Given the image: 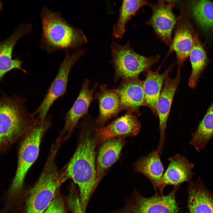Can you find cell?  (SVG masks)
<instances>
[{
	"mask_svg": "<svg viewBox=\"0 0 213 213\" xmlns=\"http://www.w3.org/2000/svg\"><path fill=\"white\" fill-rule=\"evenodd\" d=\"M84 123L77 147L64 167L68 178L78 187L80 204L85 213L97 186L95 149L99 141L96 132L93 133L88 123Z\"/></svg>",
	"mask_w": 213,
	"mask_h": 213,
	"instance_id": "6da1fadb",
	"label": "cell"
},
{
	"mask_svg": "<svg viewBox=\"0 0 213 213\" xmlns=\"http://www.w3.org/2000/svg\"><path fill=\"white\" fill-rule=\"evenodd\" d=\"M175 2L159 1L151 5L152 13L148 22L157 36L167 44L171 46L172 35L177 19L173 12Z\"/></svg>",
	"mask_w": 213,
	"mask_h": 213,
	"instance_id": "9c48e42d",
	"label": "cell"
},
{
	"mask_svg": "<svg viewBox=\"0 0 213 213\" xmlns=\"http://www.w3.org/2000/svg\"><path fill=\"white\" fill-rule=\"evenodd\" d=\"M169 162L160 183L157 193L163 194L164 188L168 185L179 187L182 183L192 180L194 174L192 170L194 165L185 156L177 154L168 159Z\"/></svg>",
	"mask_w": 213,
	"mask_h": 213,
	"instance_id": "4fadbf2b",
	"label": "cell"
},
{
	"mask_svg": "<svg viewBox=\"0 0 213 213\" xmlns=\"http://www.w3.org/2000/svg\"><path fill=\"white\" fill-rule=\"evenodd\" d=\"M25 99L4 94L0 98V152L25 135L33 125L35 116L25 106Z\"/></svg>",
	"mask_w": 213,
	"mask_h": 213,
	"instance_id": "277c9868",
	"label": "cell"
},
{
	"mask_svg": "<svg viewBox=\"0 0 213 213\" xmlns=\"http://www.w3.org/2000/svg\"><path fill=\"white\" fill-rule=\"evenodd\" d=\"M32 29L31 23L21 24L7 38L0 42V81L5 74L14 69L20 70L27 73L22 67L23 61L13 59L12 52L18 41L29 34Z\"/></svg>",
	"mask_w": 213,
	"mask_h": 213,
	"instance_id": "7c38bea8",
	"label": "cell"
},
{
	"mask_svg": "<svg viewBox=\"0 0 213 213\" xmlns=\"http://www.w3.org/2000/svg\"><path fill=\"white\" fill-rule=\"evenodd\" d=\"M123 138L114 137L103 142L97 158L96 185L107 170L118 160L124 144Z\"/></svg>",
	"mask_w": 213,
	"mask_h": 213,
	"instance_id": "d6986e66",
	"label": "cell"
},
{
	"mask_svg": "<svg viewBox=\"0 0 213 213\" xmlns=\"http://www.w3.org/2000/svg\"><path fill=\"white\" fill-rule=\"evenodd\" d=\"M85 49H79L71 53L66 52L65 56L60 64L57 74L48 88L43 100L38 108L32 113L37 118L44 120L53 103L66 93L69 73L71 69L86 53Z\"/></svg>",
	"mask_w": 213,
	"mask_h": 213,
	"instance_id": "ba28073f",
	"label": "cell"
},
{
	"mask_svg": "<svg viewBox=\"0 0 213 213\" xmlns=\"http://www.w3.org/2000/svg\"><path fill=\"white\" fill-rule=\"evenodd\" d=\"M191 7L193 16L201 28L205 31L213 30V2L193 1Z\"/></svg>",
	"mask_w": 213,
	"mask_h": 213,
	"instance_id": "d4e9b609",
	"label": "cell"
},
{
	"mask_svg": "<svg viewBox=\"0 0 213 213\" xmlns=\"http://www.w3.org/2000/svg\"><path fill=\"white\" fill-rule=\"evenodd\" d=\"M134 113L128 111L106 126L96 128V132L99 142L114 137H134L138 135L141 125L137 116Z\"/></svg>",
	"mask_w": 213,
	"mask_h": 213,
	"instance_id": "5bb4252c",
	"label": "cell"
},
{
	"mask_svg": "<svg viewBox=\"0 0 213 213\" xmlns=\"http://www.w3.org/2000/svg\"><path fill=\"white\" fill-rule=\"evenodd\" d=\"M189 57L191 65V72L188 85L191 88H196L199 79L203 73L209 60L205 49L196 33Z\"/></svg>",
	"mask_w": 213,
	"mask_h": 213,
	"instance_id": "7402d4cb",
	"label": "cell"
},
{
	"mask_svg": "<svg viewBox=\"0 0 213 213\" xmlns=\"http://www.w3.org/2000/svg\"><path fill=\"white\" fill-rule=\"evenodd\" d=\"M3 8V5L2 2L0 1V10H2Z\"/></svg>",
	"mask_w": 213,
	"mask_h": 213,
	"instance_id": "4316f807",
	"label": "cell"
},
{
	"mask_svg": "<svg viewBox=\"0 0 213 213\" xmlns=\"http://www.w3.org/2000/svg\"><path fill=\"white\" fill-rule=\"evenodd\" d=\"M160 154L153 150L147 156L140 157L133 164L134 172L142 174L151 183L157 193L164 173V168L161 160Z\"/></svg>",
	"mask_w": 213,
	"mask_h": 213,
	"instance_id": "ffe728a7",
	"label": "cell"
},
{
	"mask_svg": "<svg viewBox=\"0 0 213 213\" xmlns=\"http://www.w3.org/2000/svg\"><path fill=\"white\" fill-rule=\"evenodd\" d=\"M170 72L166 76L164 86L160 93L156 105L157 115L159 121L160 131V138L156 150L160 154L164 147L167 122L173 99L181 78L180 70L178 69L177 75L173 78L169 76Z\"/></svg>",
	"mask_w": 213,
	"mask_h": 213,
	"instance_id": "30bf717a",
	"label": "cell"
},
{
	"mask_svg": "<svg viewBox=\"0 0 213 213\" xmlns=\"http://www.w3.org/2000/svg\"><path fill=\"white\" fill-rule=\"evenodd\" d=\"M100 89L94 98L98 100L99 106V115L96 123L101 127L121 112L120 100L116 89H109L106 84L101 85Z\"/></svg>",
	"mask_w": 213,
	"mask_h": 213,
	"instance_id": "ac0fdd59",
	"label": "cell"
},
{
	"mask_svg": "<svg viewBox=\"0 0 213 213\" xmlns=\"http://www.w3.org/2000/svg\"><path fill=\"white\" fill-rule=\"evenodd\" d=\"M171 67L162 74L159 73L160 67L155 71L150 69L147 70L146 78L143 81L145 95L144 105L149 107L156 116V103L166 76L170 71Z\"/></svg>",
	"mask_w": 213,
	"mask_h": 213,
	"instance_id": "44dd1931",
	"label": "cell"
},
{
	"mask_svg": "<svg viewBox=\"0 0 213 213\" xmlns=\"http://www.w3.org/2000/svg\"><path fill=\"white\" fill-rule=\"evenodd\" d=\"M189 213H213V194L206 187L200 177L188 183Z\"/></svg>",
	"mask_w": 213,
	"mask_h": 213,
	"instance_id": "e0dca14e",
	"label": "cell"
},
{
	"mask_svg": "<svg viewBox=\"0 0 213 213\" xmlns=\"http://www.w3.org/2000/svg\"><path fill=\"white\" fill-rule=\"evenodd\" d=\"M179 187H175L166 195L155 193L148 198L135 190L125 206L113 213H180L176 199Z\"/></svg>",
	"mask_w": 213,
	"mask_h": 213,
	"instance_id": "52a82bcc",
	"label": "cell"
},
{
	"mask_svg": "<svg viewBox=\"0 0 213 213\" xmlns=\"http://www.w3.org/2000/svg\"><path fill=\"white\" fill-rule=\"evenodd\" d=\"M147 4V1L145 0L122 1L119 10L118 18L113 26V37L116 38H122L128 22L140 8Z\"/></svg>",
	"mask_w": 213,
	"mask_h": 213,
	"instance_id": "cb8c5ba5",
	"label": "cell"
},
{
	"mask_svg": "<svg viewBox=\"0 0 213 213\" xmlns=\"http://www.w3.org/2000/svg\"><path fill=\"white\" fill-rule=\"evenodd\" d=\"M120 100V111L127 110L137 113L144 105L145 95L143 81L138 77L122 80L116 89Z\"/></svg>",
	"mask_w": 213,
	"mask_h": 213,
	"instance_id": "2e32d148",
	"label": "cell"
},
{
	"mask_svg": "<svg viewBox=\"0 0 213 213\" xmlns=\"http://www.w3.org/2000/svg\"><path fill=\"white\" fill-rule=\"evenodd\" d=\"M59 190L50 204L43 213H67L66 202Z\"/></svg>",
	"mask_w": 213,
	"mask_h": 213,
	"instance_id": "484cf974",
	"label": "cell"
},
{
	"mask_svg": "<svg viewBox=\"0 0 213 213\" xmlns=\"http://www.w3.org/2000/svg\"><path fill=\"white\" fill-rule=\"evenodd\" d=\"M170 50L175 52L178 69L189 57L196 33L189 22L183 16L179 19Z\"/></svg>",
	"mask_w": 213,
	"mask_h": 213,
	"instance_id": "9a60e30c",
	"label": "cell"
},
{
	"mask_svg": "<svg viewBox=\"0 0 213 213\" xmlns=\"http://www.w3.org/2000/svg\"><path fill=\"white\" fill-rule=\"evenodd\" d=\"M130 40L124 44L113 41L111 43V62L115 70L114 80H122L138 77L142 72L150 69L158 63L160 57H146L134 51Z\"/></svg>",
	"mask_w": 213,
	"mask_h": 213,
	"instance_id": "8992f818",
	"label": "cell"
},
{
	"mask_svg": "<svg viewBox=\"0 0 213 213\" xmlns=\"http://www.w3.org/2000/svg\"><path fill=\"white\" fill-rule=\"evenodd\" d=\"M59 148L51 147L43 170L38 179L22 190L13 208L14 213H43L53 199L62 184L68 178L64 168L58 170L55 163Z\"/></svg>",
	"mask_w": 213,
	"mask_h": 213,
	"instance_id": "7a4b0ae2",
	"label": "cell"
},
{
	"mask_svg": "<svg viewBox=\"0 0 213 213\" xmlns=\"http://www.w3.org/2000/svg\"><path fill=\"white\" fill-rule=\"evenodd\" d=\"M42 32L41 48L49 54L63 50L65 52L79 49L88 39L83 32L71 25L59 12L43 7L40 12Z\"/></svg>",
	"mask_w": 213,
	"mask_h": 213,
	"instance_id": "3957f363",
	"label": "cell"
},
{
	"mask_svg": "<svg viewBox=\"0 0 213 213\" xmlns=\"http://www.w3.org/2000/svg\"><path fill=\"white\" fill-rule=\"evenodd\" d=\"M189 143L198 151L204 149L209 140L213 138V98L203 118L200 121Z\"/></svg>",
	"mask_w": 213,
	"mask_h": 213,
	"instance_id": "603a6c76",
	"label": "cell"
},
{
	"mask_svg": "<svg viewBox=\"0 0 213 213\" xmlns=\"http://www.w3.org/2000/svg\"><path fill=\"white\" fill-rule=\"evenodd\" d=\"M50 119L49 116H47L44 120L36 118L24 136L19 149L16 172L6 195L8 201H14L23 189L25 176L38 157L41 142L50 125Z\"/></svg>",
	"mask_w": 213,
	"mask_h": 213,
	"instance_id": "5b68a950",
	"label": "cell"
},
{
	"mask_svg": "<svg viewBox=\"0 0 213 213\" xmlns=\"http://www.w3.org/2000/svg\"><path fill=\"white\" fill-rule=\"evenodd\" d=\"M89 80L84 81L78 95L73 104L66 113L64 127L57 138L62 142L71 135L80 119L87 113L90 104L93 99V92L97 86L96 83L93 88L89 89Z\"/></svg>",
	"mask_w": 213,
	"mask_h": 213,
	"instance_id": "8fae6325",
	"label": "cell"
}]
</instances>
